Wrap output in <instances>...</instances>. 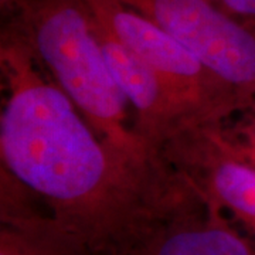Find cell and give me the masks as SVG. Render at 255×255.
<instances>
[{"mask_svg": "<svg viewBox=\"0 0 255 255\" xmlns=\"http://www.w3.org/2000/svg\"><path fill=\"white\" fill-rule=\"evenodd\" d=\"M1 167L95 255H132L167 221L204 206L166 159L110 145L38 63L13 20L1 28Z\"/></svg>", "mask_w": 255, "mask_h": 255, "instance_id": "1", "label": "cell"}, {"mask_svg": "<svg viewBox=\"0 0 255 255\" xmlns=\"http://www.w3.org/2000/svg\"><path fill=\"white\" fill-rule=\"evenodd\" d=\"M6 20L20 27L38 63L105 142L142 162L163 160L129 117L85 0H23Z\"/></svg>", "mask_w": 255, "mask_h": 255, "instance_id": "2", "label": "cell"}, {"mask_svg": "<svg viewBox=\"0 0 255 255\" xmlns=\"http://www.w3.org/2000/svg\"><path fill=\"white\" fill-rule=\"evenodd\" d=\"M114 36L150 65L196 125L214 124L237 107L238 94L163 28L119 0H85Z\"/></svg>", "mask_w": 255, "mask_h": 255, "instance_id": "3", "label": "cell"}, {"mask_svg": "<svg viewBox=\"0 0 255 255\" xmlns=\"http://www.w3.org/2000/svg\"><path fill=\"white\" fill-rule=\"evenodd\" d=\"M189 48L241 95L255 91V27L214 0H119Z\"/></svg>", "mask_w": 255, "mask_h": 255, "instance_id": "4", "label": "cell"}, {"mask_svg": "<svg viewBox=\"0 0 255 255\" xmlns=\"http://www.w3.org/2000/svg\"><path fill=\"white\" fill-rule=\"evenodd\" d=\"M162 155L193 184L203 201L255 244V167L230 153L206 125H187Z\"/></svg>", "mask_w": 255, "mask_h": 255, "instance_id": "5", "label": "cell"}, {"mask_svg": "<svg viewBox=\"0 0 255 255\" xmlns=\"http://www.w3.org/2000/svg\"><path fill=\"white\" fill-rule=\"evenodd\" d=\"M132 255H255V244L204 203L167 221Z\"/></svg>", "mask_w": 255, "mask_h": 255, "instance_id": "6", "label": "cell"}, {"mask_svg": "<svg viewBox=\"0 0 255 255\" xmlns=\"http://www.w3.org/2000/svg\"><path fill=\"white\" fill-rule=\"evenodd\" d=\"M0 255H95L38 206L0 214Z\"/></svg>", "mask_w": 255, "mask_h": 255, "instance_id": "7", "label": "cell"}, {"mask_svg": "<svg viewBox=\"0 0 255 255\" xmlns=\"http://www.w3.org/2000/svg\"><path fill=\"white\" fill-rule=\"evenodd\" d=\"M230 153L255 167V91L214 124H204Z\"/></svg>", "mask_w": 255, "mask_h": 255, "instance_id": "8", "label": "cell"}, {"mask_svg": "<svg viewBox=\"0 0 255 255\" xmlns=\"http://www.w3.org/2000/svg\"><path fill=\"white\" fill-rule=\"evenodd\" d=\"M234 17L255 27V0H214Z\"/></svg>", "mask_w": 255, "mask_h": 255, "instance_id": "9", "label": "cell"}, {"mask_svg": "<svg viewBox=\"0 0 255 255\" xmlns=\"http://www.w3.org/2000/svg\"><path fill=\"white\" fill-rule=\"evenodd\" d=\"M23 0H0V10L3 20L13 17L20 9Z\"/></svg>", "mask_w": 255, "mask_h": 255, "instance_id": "10", "label": "cell"}]
</instances>
